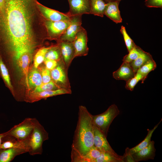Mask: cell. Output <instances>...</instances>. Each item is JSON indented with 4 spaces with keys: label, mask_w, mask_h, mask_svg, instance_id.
I'll use <instances>...</instances> for the list:
<instances>
[{
    "label": "cell",
    "mask_w": 162,
    "mask_h": 162,
    "mask_svg": "<svg viewBox=\"0 0 162 162\" xmlns=\"http://www.w3.org/2000/svg\"><path fill=\"white\" fill-rule=\"evenodd\" d=\"M120 2H111L106 3L104 15L116 23L122 22L118 5Z\"/></svg>",
    "instance_id": "cell-16"
},
{
    "label": "cell",
    "mask_w": 162,
    "mask_h": 162,
    "mask_svg": "<svg viewBox=\"0 0 162 162\" xmlns=\"http://www.w3.org/2000/svg\"><path fill=\"white\" fill-rule=\"evenodd\" d=\"M50 47H43L39 50L36 53L34 59L35 68H37L44 61L45 55Z\"/></svg>",
    "instance_id": "cell-29"
},
{
    "label": "cell",
    "mask_w": 162,
    "mask_h": 162,
    "mask_svg": "<svg viewBox=\"0 0 162 162\" xmlns=\"http://www.w3.org/2000/svg\"><path fill=\"white\" fill-rule=\"evenodd\" d=\"M5 4L6 0H0V12L4 9Z\"/></svg>",
    "instance_id": "cell-40"
},
{
    "label": "cell",
    "mask_w": 162,
    "mask_h": 162,
    "mask_svg": "<svg viewBox=\"0 0 162 162\" xmlns=\"http://www.w3.org/2000/svg\"><path fill=\"white\" fill-rule=\"evenodd\" d=\"M70 23L69 20L51 21L46 20L44 22L49 38L59 40Z\"/></svg>",
    "instance_id": "cell-7"
},
{
    "label": "cell",
    "mask_w": 162,
    "mask_h": 162,
    "mask_svg": "<svg viewBox=\"0 0 162 162\" xmlns=\"http://www.w3.org/2000/svg\"><path fill=\"white\" fill-rule=\"evenodd\" d=\"M93 162H123L122 158L106 152H102L100 156Z\"/></svg>",
    "instance_id": "cell-27"
},
{
    "label": "cell",
    "mask_w": 162,
    "mask_h": 162,
    "mask_svg": "<svg viewBox=\"0 0 162 162\" xmlns=\"http://www.w3.org/2000/svg\"><path fill=\"white\" fill-rule=\"evenodd\" d=\"M143 51L140 47L136 45L124 57L122 60L124 62L129 63L138 58Z\"/></svg>",
    "instance_id": "cell-28"
},
{
    "label": "cell",
    "mask_w": 162,
    "mask_h": 162,
    "mask_svg": "<svg viewBox=\"0 0 162 162\" xmlns=\"http://www.w3.org/2000/svg\"><path fill=\"white\" fill-rule=\"evenodd\" d=\"M122 0H104V1L106 2V3H107L109 2H116V1H119L120 2Z\"/></svg>",
    "instance_id": "cell-42"
},
{
    "label": "cell",
    "mask_w": 162,
    "mask_h": 162,
    "mask_svg": "<svg viewBox=\"0 0 162 162\" xmlns=\"http://www.w3.org/2000/svg\"><path fill=\"white\" fill-rule=\"evenodd\" d=\"M41 75L43 83H48L52 80L50 71L46 68L42 70Z\"/></svg>",
    "instance_id": "cell-36"
},
{
    "label": "cell",
    "mask_w": 162,
    "mask_h": 162,
    "mask_svg": "<svg viewBox=\"0 0 162 162\" xmlns=\"http://www.w3.org/2000/svg\"><path fill=\"white\" fill-rule=\"evenodd\" d=\"M33 0H6L0 12V33L17 60L34 46L30 9Z\"/></svg>",
    "instance_id": "cell-1"
},
{
    "label": "cell",
    "mask_w": 162,
    "mask_h": 162,
    "mask_svg": "<svg viewBox=\"0 0 162 162\" xmlns=\"http://www.w3.org/2000/svg\"><path fill=\"white\" fill-rule=\"evenodd\" d=\"M59 88L51 80L47 83H43L39 86L35 88L33 91L31 93L39 92H42L56 89Z\"/></svg>",
    "instance_id": "cell-31"
},
{
    "label": "cell",
    "mask_w": 162,
    "mask_h": 162,
    "mask_svg": "<svg viewBox=\"0 0 162 162\" xmlns=\"http://www.w3.org/2000/svg\"><path fill=\"white\" fill-rule=\"evenodd\" d=\"M62 58L60 48L58 44L56 46L50 47L45 55L44 61L52 60L58 61Z\"/></svg>",
    "instance_id": "cell-26"
},
{
    "label": "cell",
    "mask_w": 162,
    "mask_h": 162,
    "mask_svg": "<svg viewBox=\"0 0 162 162\" xmlns=\"http://www.w3.org/2000/svg\"><path fill=\"white\" fill-rule=\"evenodd\" d=\"M129 63L123 62L120 68L113 73V76L116 80L127 81L135 74Z\"/></svg>",
    "instance_id": "cell-17"
},
{
    "label": "cell",
    "mask_w": 162,
    "mask_h": 162,
    "mask_svg": "<svg viewBox=\"0 0 162 162\" xmlns=\"http://www.w3.org/2000/svg\"><path fill=\"white\" fill-rule=\"evenodd\" d=\"M140 81H142V83H143V77L140 74L136 72L133 77L126 81L125 87L127 89L132 91L135 86Z\"/></svg>",
    "instance_id": "cell-30"
},
{
    "label": "cell",
    "mask_w": 162,
    "mask_h": 162,
    "mask_svg": "<svg viewBox=\"0 0 162 162\" xmlns=\"http://www.w3.org/2000/svg\"><path fill=\"white\" fill-rule=\"evenodd\" d=\"M120 31L123 36L128 50L129 52L136 45L127 33L124 26H121Z\"/></svg>",
    "instance_id": "cell-33"
},
{
    "label": "cell",
    "mask_w": 162,
    "mask_h": 162,
    "mask_svg": "<svg viewBox=\"0 0 162 162\" xmlns=\"http://www.w3.org/2000/svg\"><path fill=\"white\" fill-rule=\"evenodd\" d=\"M156 151L154 142L152 140L146 147L132 155L136 162L153 160L155 156Z\"/></svg>",
    "instance_id": "cell-15"
},
{
    "label": "cell",
    "mask_w": 162,
    "mask_h": 162,
    "mask_svg": "<svg viewBox=\"0 0 162 162\" xmlns=\"http://www.w3.org/2000/svg\"><path fill=\"white\" fill-rule=\"evenodd\" d=\"M119 113L117 106L115 104H112L102 113L92 115L94 124L107 137L110 124Z\"/></svg>",
    "instance_id": "cell-4"
},
{
    "label": "cell",
    "mask_w": 162,
    "mask_h": 162,
    "mask_svg": "<svg viewBox=\"0 0 162 162\" xmlns=\"http://www.w3.org/2000/svg\"><path fill=\"white\" fill-rule=\"evenodd\" d=\"M145 3L148 7L162 8V0H146Z\"/></svg>",
    "instance_id": "cell-37"
},
{
    "label": "cell",
    "mask_w": 162,
    "mask_h": 162,
    "mask_svg": "<svg viewBox=\"0 0 162 162\" xmlns=\"http://www.w3.org/2000/svg\"><path fill=\"white\" fill-rule=\"evenodd\" d=\"M33 128V118H26L6 132L5 136L14 137L20 141L28 142Z\"/></svg>",
    "instance_id": "cell-5"
},
{
    "label": "cell",
    "mask_w": 162,
    "mask_h": 162,
    "mask_svg": "<svg viewBox=\"0 0 162 162\" xmlns=\"http://www.w3.org/2000/svg\"><path fill=\"white\" fill-rule=\"evenodd\" d=\"M0 70L4 80L8 86L10 88H12V86L8 69L1 58H0Z\"/></svg>",
    "instance_id": "cell-34"
},
{
    "label": "cell",
    "mask_w": 162,
    "mask_h": 162,
    "mask_svg": "<svg viewBox=\"0 0 162 162\" xmlns=\"http://www.w3.org/2000/svg\"><path fill=\"white\" fill-rule=\"evenodd\" d=\"M37 7L46 20L51 21L69 20L70 16L67 13H64L50 9L36 2Z\"/></svg>",
    "instance_id": "cell-12"
},
{
    "label": "cell",
    "mask_w": 162,
    "mask_h": 162,
    "mask_svg": "<svg viewBox=\"0 0 162 162\" xmlns=\"http://www.w3.org/2000/svg\"><path fill=\"white\" fill-rule=\"evenodd\" d=\"M152 58V56L149 53L143 50L138 58L129 63L134 72L136 73L139 68Z\"/></svg>",
    "instance_id": "cell-23"
},
{
    "label": "cell",
    "mask_w": 162,
    "mask_h": 162,
    "mask_svg": "<svg viewBox=\"0 0 162 162\" xmlns=\"http://www.w3.org/2000/svg\"><path fill=\"white\" fill-rule=\"evenodd\" d=\"M94 146L101 152H106L122 158V156L118 154L113 150L107 141L106 137L94 125Z\"/></svg>",
    "instance_id": "cell-10"
},
{
    "label": "cell",
    "mask_w": 162,
    "mask_h": 162,
    "mask_svg": "<svg viewBox=\"0 0 162 162\" xmlns=\"http://www.w3.org/2000/svg\"><path fill=\"white\" fill-rule=\"evenodd\" d=\"M71 90L64 88H58L39 92L31 93L29 95L27 96V100L33 102L41 99H46L57 95L71 94Z\"/></svg>",
    "instance_id": "cell-13"
},
{
    "label": "cell",
    "mask_w": 162,
    "mask_h": 162,
    "mask_svg": "<svg viewBox=\"0 0 162 162\" xmlns=\"http://www.w3.org/2000/svg\"><path fill=\"white\" fill-rule=\"evenodd\" d=\"M46 68L50 70L55 68L57 65V61L55 60H46L44 61Z\"/></svg>",
    "instance_id": "cell-38"
},
{
    "label": "cell",
    "mask_w": 162,
    "mask_h": 162,
    "mask_svg": "<svg viewBox=\"0 0 162 162\" xmlns=\"http://www.w3.org/2000/svg\"><path fill=\"white\" fill-rule=\"evenodd\" d=\"M156 66L155 62L153 58H152L139 68L136 72L142 75L144 81L149 73L154 70L156 68Z\"/></svg>",
    "instance_id": "cell-24"
},
{
    "label": "cell",
    "mask_w": 162,
    "mask_h": 162,
    "mask_svg": "<svg viewBox=\"0 0 162 162\" xmlns=\"http://www.w3.org/2000/svg\"><path fill=\"white\" fill-rule=\"evenodd\" d=\"M90 14L103 17L106 3L104 0H90Z\"/></svg>",
    "instance_id": "cell-22"
},
{
    "label": "cell",
    "mask_w": 162,
    "mask_h": 162,
    "mask_svg": "<svg viewBox=\"0 0 162 162\" xmlns=\"http://www.w3.org/2000/svg\"><path fill=\"white\" fill-rule=\"evenodd\" d=\"M62 59L68 69L75 58V49L73 42L58 41Z\"/></svg>",
    "instance_id": "cell-14"
},
{
    "label": "cell",
    "mask_w": 162,
    "mask_h": 162,
    "mask_svg": "<svg viewBox=\"0 0 162 162\" xmlns=\"http://www.w3.org/2000/svg\"><path fill=\"white\" fill-rule=\"evenodd\" d=\"M30 53L25 52L22 54L17 60L21 70L25 76L26 82L28 88V72L30 61Z\"/></svg>",
    "instance_id": "cell-21"
},
{
    "label": "cell",
    "mask_w": 162,
    "mask_h": 162,
    "mask_svg": "<svg viewBox=\"0 0 162 162\" xmlns=\"http://www.w3.org/2000/svg\"><path fill=\"white\" fill-rule=\"evenodd\" d=\"M28 142L19 141L14 137L6 136L2 139L1 149H6L10 148H19L26 149Z\"/></svg>",
    "instance_id": "cell-19"
},
{
    "label": "cell",
    "mask_w": 162,
    "mask_h": 162,
    "mask_svg": "<svg viewBox=\"0 0 162 162\" xmlns=\"http://www.w3.org/2000/svg\"><path fill=\"white\" fill-rule=\"evenodd\" d=\"M33 130L27 146L28 152L31 155L41 154L43 142L48 139V133L35 118H33Z\"/></svg>",
    "instance_id": "cell-3"
},
{
    "label": "cell",
    "mask_w": 162,
    "mask_h": 162,
    "mask_svg": "<svg viewBox=\"0 0 162 162\" xmlns=\"http://www.w3.org/2000/svg\"><path fill=\"white\" fill-rule=\"evenodd\" d=\"M28 81L29 85L35 88L42 83L41 75L36 68L31 71L28 76Z\"/></svg>",
    "instance_id": "cell-25"
},
{
    "label": "cell",
    "mask_w": 162,
    "mask_h": 162,
    "mask_svg": "<svg viewBox=\"0 0 162 162\" xmlns=\"http://www.w3.org/2000/svg\"><path fill=\"white\" fill-rule=\"evenodd\" d=\"M81 17L82 15L71 17L70 24L58 41L73 42L74 40L77 32L82 27Z\"/></svg>",
    "instance_id": "cell-9"
},
{
    "label": "cell",
    "mask_w": 162,
    "mask_h": 162,
    "mask_svg": "<svg viewBox=\"0 0 162 162\" xmlns=\"http://www.w3.org/2000/svg\"><path fill=\"white\" fill-rule=\"evenodd\" d=\"M68 1L70 9L67 13L70 16L90 14V0H68Z\"/></svg>",
    "instance_id": "cell-11"
},
{
    "label": "cell",
    "mask_w": 162,
    "mask_h": 162,
    "mask_svg": "<svg viewBox=\"0 0 162 162\" xmlns=\"http://www.w3.org/2000/svg\"><path fill=\"white\" fill-rule=\"evenodd\" d=\"M101 152L94 146L84 156L87 162H93L100 155Z\"/></svg>",
    "instance_id": "cell-32"
},
{
    "label": "cell",
    "mask_w": 162,
    "mask_h": 162,
    "mask_svg": "<svg viewBox=\"0 0 162 162\" xmlns=\"http://www.w3.org/2000/svg\"><path fill=\"white\" fill-rule=\"evenodd\" d=\"M28 152L25 148H10L0 150V162H10L16 156Z\"/></svg>",
    "instance_id": "cell-18"
},
{
    "label": "cell",
    "mask_w": 162,
    "mask_h": 162,
    "mask_svg": "<svg viewBox=\"0 0 162 162\" xmlns=\"http://www.w3.org/2000/svg\"><path fill=\"white\" fill-rule=\"evenodd\" d=\"M94 127L92 115L86 107L80 106L77 125L71 147L83 156L94 146Z\"/></svg>",
    "instance_id": "cell-2"
},
{
    "label": "cell",
    "mask_w": 162,
    "mask_h": 162,
    "mask_svg": "<svg viewBox=\"0 0 162 162\" xmlns=\"http://www.w3.org/2000/svg\"><path fill=\"white\" fill-rule=\"evenodd\" d=\"M6 135V132L2 134H0V150L1 149V146L2 142V139Z\"/></svg>",
    "instance_id": "cell-41"
},
{
    "label": "cell",
    "mask_w": 162,
    "mask_h": 162,
    "mask_svg": "<svg viewBox=\"0 0 162 162\" xmlns=\"http://www.w3.org/2000/svg\"><path fill=\"white\" fill-rule=\"evenodd\" d=\"M87 41L86 31L82 27L77 32L75 40L73 42L75 49V58L87 55L89 50Z\"/></svg>",
    "instance_id": "cell-8"
},
{
    "label": "cell",
    "mask_w": 162,
    "mask_h": 162,
    "mask_svg": "<svg viewBox=\"0 0 162 162\" xmlns=\"http://www.w3.org/2000/svg\"><path fill=\"white\" fill-rule=\"evenodd\" d=\"M162 119L158 124L154 126L152 129H147L148 134L144 140L132 148H130L128 147H127L125 149V151L132 154L139 151L148 146L151 141V138L153 133L158 127Z\"/></svg>",
    "instance_id": "cell-20"
},
{
    "label": "cell",
    "mask_w": 162,
    "mask_h": 162,
    "mask_svg": "<svg viewBox=\"0 0 162 162\" xmlns=\"http://www.w3.org/2000/svg\"><path fill=\"white\" fill-rule=\"evenodd\" d=\"M122 159L123 162H136L132 155L126 151L122 156Z\"/></svg>",
    "instance_id": "cell-39"
},
{
    "label": "cell",
    "mask_w": 162,
    "mask_h": 162,
    "mask_svg": "<svg viewBox=\"0 0 162 162\" xmlns=\"http://www.w3.org/2000/svg\"><path fill=\"white\" fill-rule=\"evenodd\" d=\"M71 158L72 162H87L84 156L72 147H71Z\"/></svg>",
    "instance_id": "cell-35"
},
{
    "label": "cell",
    "mask_w": 162,
    "mask_h": 162,
    "mask_svg": "<svg viewBox=\"0 0 162 162\" xmlns=\"http://www.w3.org/2000/svg\"><path fill=\"white\" fill-rule=\"evenodd\" d=\"M59 62L56 67L51 70V79L58 88L71 90L68 76V69L62 58Z\"/></svg>",
    "instance_id": "cell-6"
}]
</instances>
